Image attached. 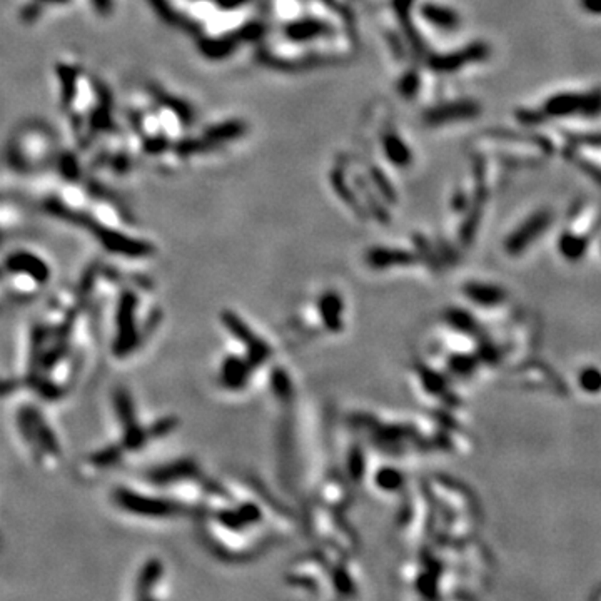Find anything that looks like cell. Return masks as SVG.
Segmentation results:
<instances>
[{
  "mask_svg": "<svg viewBox=\"0 0 601 601\" xmlns=\"http://www.w3.org/2000/svg\"><path fill=\"white\" fill-rule=\"evenodd\" d=\"M578 384L580 389L586 394H600L601 393V369L596 366H586L578 374Z\"/></svg>",
  "mask_w": 601,
  "mask_h": 601,
  "instance_id": "7c38bea8",
  "label": "cell"
},
{
  "mask_svg": "<svg viewBox=\"0 0 601 601\" xmlns=\"http://www.w3.org/2000/svg\"><path fill=\"white\" fill-rule=\"evenodd\" d=\"M549 222V215H546L545 213L536 214L531 219H528V221L523 224V226L518 229L509 236V239L506 241V251L509 254H518V252L525 251L528 246L533 242V239L540 236L541 232L545 231L546 226H548Z\"/></svg>",
  "mask_w": 601,
  "mask_h": 601,
  "instance_id": "7a4b0ae2",
  "label": "cell"
},
{
  "mask_svg": "<svg viewBox=\"0 0 601 601\" xmlns=\"http://www.w3.org/2000/svg\"><path fill=\"white\" fill-rule=\"evenodd\" d=\"M319 311L323 316L326 328L329 331H339L343 328L341 313H343V302L336 292H326L319 301Z\"/></svg>",
  "mask_w": 601,
  "mask_h": 601,
  "instance_id": "8992f818",
  "label": "cell"
},
{
  "mask_svg": "<svg viewBox=\"0 0 601 601\" xmlns=\"http://www.w3.org/2000/svg\"><path fill=\"white\" fill-rule=\"evenodd\" d=\"M334 583H336L338 590L341 591L343 595H352V591H355V585H352L351 578L347 576V573L343 570V568H336L334 570Z\"/></svg>",
  "mask_w": 601,
  "mask_h": 601,
  "instance_id": "d6986e66",
  "label": "cell"
},
{
  "mask_svg": "<svg viewBox=\"0 0 601 601\" xmlns=\"http://www.w3.org/2000/svg\"><path fill=\"white\" fill-rule=\"evenodd\" d=\"M222 321L224 324L231 329L234 336L247 346V362H249L252 368L263 364L270 356V347L268 344L256 336V334H252L244 321L237 318L236 314L231 313V311H226V313H222Z\"/></svg>",
  "mask_w": 601,
  "mask_h": 601,
  "instance_id": "6da1fadb",
  "label": "cell"
},
{
  "mask_svg": "<svg viewBox=\"0 0 601 601\" xmlns=\"http://www.w3.org/2000/svg\"><path fill=\"white\" fill-rule=\"evenodd\" d=\"M478 114V105L472 102H458L449 104L444 107L433 109L426 114V122L429 124H444L460 121V119H468Z\"/></svg>",
  "mask_w": 601,
  "mask_h": 601,
  "instance_id": "277c9868",
  "label": "cell"
},
{
  "mask_svg": "<svg viewBox=\"0 0 601 601\" xmlns=\"http://www.w3.org/2000/svg\"><path fill=\"white\" fill-rule=\"evenodd\" d=\"M273 388L274 393L278 394L281 399H289L292 394V386H291V379H289V376L286 374V371L284 369H274L273 373Z\"/></svg>",
  "mask_w": 601,
  "mask_h": 601,
  "instance_id": "2e32d148",
  "label": "cell"
},
{
  "mask_svg": "<svg viewBox=\"0 0 601 601\" xmlns=\"http://www.w3.org/2000/svg\"><path fill=\"white\" fill-rule=\"evenodd\" d=\"M423 16L431 24L441 27V29H456L460 24V17L456 12L449 11L446 7L434 6V4H428L423 7Z\"/></svg>",
  "mask_w": 601,
  "mask_h": 601,
  "instance_id": "9c48e42d",
  "label": "cell"
},
{
  "mask_svg": "<svg viewBox=\"0 0 601 601\" xmlns=\"http://www.w3.org/2000/svg\"><path fill=\"white\" fill-rule=\"evenodd\" d=\"M476 357L466 356V355H454L449 357V368L458 374H468L475 369L476 366Z\"/></svg>",
  "mask_w": 601,
  "mask_h": 601,
  "instance_id": "e0dca14e",
  "label": "cell"
},
{
  "mask_svg": "<svg viewBox=\"0 0 601 601\" xmlns=\"http://www.w3.org/2000/svg\"><path fill=\"white\" fill-rule=\"evenodd\" d=\"M252 366L239 357H229L222 366V379L229 389H241L249 378Z\"/></svg>",
  "mask_w": 601,
  "mask_h": 601,
  "instance_id": "52a82bcc",
  "label": "cell"
},
{
  "mask_svg": "<svg viewBox=\"0 0 601 601\" xmlns=\"http://www.w3.org/2000/svg\"><path fill=\"white\" fill-rule=\"evenodd\" d=\"M465 294L481 306H496L506 299V292L501 287L491 284L470 282L465 286Z\"/></svg>",
  "mask_w": 601,
  "mask_h": 601,
  "instance_id": "5b68a950",
  "label": "cell"
},
{
  "mask_svg": "<svg viewBox=\"0 0 601 601\" xmlns=\"http://www.w3.org/2000/svg\"><path fill=\"white\" fill-rule=\"evenodd\" d=\"M446 319L453 328L460 329V331L463 333L475 334L476 331H478V326H476L475 318L463 309H449L446 313Z\"/></svg>",
  "mask_w": 601,
  "mask_h": 601,
  "instance_id": "5bb4252c",
  "label": "cell"
},
{
  "mask_svg": "<svg viewBox=\"0 0 601 601\" xmlns=\"http://www.w3.org/2000/svg\"><path fill=\"white\" fill-rule=\"evenodd\" d=\"M417 369H419L421 381H423L426 391H429L431 394H438V396H448L446 381H444L441 376L434 373L433 369L426 368V366H417Z\"/></svg>",
  "mask_w": 601,
  "mask_h": 601,
  "instance_id": "4fadbf2b",
  "label": "cell"
},
{
  "mask_svg": "<svg viewBox=\"0 0 601 601\" xmlns=\"http://www.w3.org/2000/svg\"><path fill=\"white\" fill-rule=\"evenodd\" d=\"M486 54H488V49H486L483 44H475L471 45V47H466L465 50H461V52L453 54V56L433 57L429 62L434 71L449 72V71H456V69H461L468 62L481 61V59L486 57Z\"/></svg>",
  "mask_w": 601,
  "mask_h": 601,
  "instance_id": "3957f363",
  "label": "cell"
},
{
  "mask_svg": "<svg viewBox=\"0 0 601 601\" xmlns=\"http://www.w3.org/2000/svg\"><path fill=\"white\" fill-rule=\"evenodd\" d=\"M286 32L292 40H309L324 35L328 32V27L314 20H302L289 25Z\"/></svg>",
  "mask_w": 601,
  "mask_h": 601,
  "instance_id": "30bf717a",
  "label": "cell"
},
{
  "mask_svg": "<svg viewBox=\"0 0 601 601\" xmlns=\"http://www.w3.org/2000/svg\"><path fill=\"white\" fill-rule=\"evenodd\" d=\"M239 516L242 518V521H244L247 525V523L259 521L261 513H259L258 506H254V504H244V506L239 509Z\"/></svg>",
  "mask_w": 601,
  "mask_h": 601,
  "instance_id": "ffe728a7",
  "label": "cell"
},
{
  "mask_svg": "<svg viewBox=\"0 0 601 601\" xmlns=\"http://www.w3.org/2000/svg\"><path fill=\"white\" fill-rule=\"evenodd\" d=\"M368 263L376 269H384L394 264H411L415 263V256L410 254L406 251H394V249H384V247H378V249H371L368 252Z\"/></svg>",
  "mask_w": 601,
  "mask_h": 601,
  "instance_id": "ba28073f",
  "label": "cell"
},
{
  "mask_svg": "<svg viewBox=\"0 0 601 601\" xmlns=\"http://www.w3.org/2000/svg\"><path fill=\"white\" fill-rule=\"evenodd\" d=\"M219 4H221L222 7H227V8H232V7H237V6H242V4H246V2H249V0H218Z\"/></svg>",
  "mask_w": 601,
  "mask_h": 601,
  "instance_id": "44dd1931",
  "label": "cell"
},
{
  "mask_svg": "<svg viewBox=\"0 0 601 601\" xmlns=\"http://www.w3.org/2000/svg\"><path fill=\"white\" fill-rule=\"evenodd\" d=\"M376 484L384 491H396L403 484V475L393 468H384L376 475Z\"/></svg>",
  "mask_w": 601,
  "mask_h": 601,
  "instance_id": "9a60e30c",
  "label": "cell"
},
{
  "mask_svg": "<svg viewBox=\"0 0 601 601\" xmlns=\"http://www.w3.org/2000/svg\"><path fill=\"white\" fill-rule=\"evenodd\" d=\"M384 153L396 166H407L411 162L410 149L406 148L405 142L393 134L384 137Z\"/></svg>",
  "mask_w": 601,
  "mask_h": 601,
  "instance_id": "8fae6325",
  "label": "cell"
},
{
  "mask_svg": "<svg viewBox=\"0 0 601 601\" xmlns=\"http://www.w3.org/2000/svg\"><path fill=\"white\" fill-rule=\"evenodd\" d=\"M347 470H350L352 480H359L364 472V456H362L359 448L352 449L350 458H347Z\"/></svg>",
  "mask_w": 601,
  "mask_h": 601,
  "instance_id": "ac0fdd59",
  "label": "cell"
}]
</instances>
